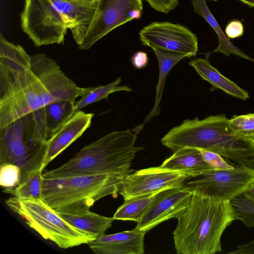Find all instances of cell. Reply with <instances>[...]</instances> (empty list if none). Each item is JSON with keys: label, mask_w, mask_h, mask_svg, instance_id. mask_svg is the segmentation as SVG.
Here are the masks:
<instances>
[{"label": "cell", "mask_w": 254, "mask_h": 254, "mask_svg": "<svg viewBox=\"0 0 254 254\" xmlns=\"http://www.w3.org/2000/svg\"><path fill=\"white\" fill-rule=\"evenodd\" d=\"M82 88L53 59L29 55L0 36V128L58 101L75 102Z\"/></svg>", "instance_id": "obj_1"}, {"label": "cell", "mask_w": 254, "mask_h": 254, "mask_svg": "<svg viewBox=\"0 0 254 254\" xmlns=\"http://www.w3.org/2000/svg\"><path fill=\"white\" fill-rule=\"evenodd\" d=\"M177 219L173 234L178 254H214L222 251V234L239 216L231 201L192 191L188 206Z\"/></svg>", "instance_id": "obj_2"}, {"label": "cell", "mask_w": 254, "mask_h": 254, "mask_svg": "<svg viewBox=\"0 0 254 254\" xmlns=\"http://www.w3.org/2000/svg\"><path fill=\"white\" fill-rule=\"evenodd\" d=\"M143 125L107 134L85 146L64 164L45 172L44 178L102 174L125 178L133 172L131 166L136 153L144 149L135 146Z\"/></svg>", "instance_id": "obj_3"}, {"label": "cell", "mask_w": 254, "mask_h": 254, "mask_svg": "<svg viewBox=\"0 0 254 254\" xmlns=\"http://www.w3.org/2000/svg\"><path fill=\"white\" fill-rule=\"evenodd\" d=\"M229 120L224 114L188 119L171 128L161 142L173 152L185 147L204 149L231 160L236 165L254 169V145L235 135Z\"/></svg>", "instance_id": "obj_4"}, {"label": "cell", "mask_w": 254, "mask_h": 254, "mask_svg": "<svg viewBox=\"0 0 254 254\" xmlns=\"http://www.w3.org/2000/svg\"><path fill=\"white\" fill-rule=\"evenodd\" d=\"M124 178L107 174L44 178L42 197L58 213H77L106 196L117 197Z\"/></svg>", "instance_id": "obj_5"}, {"label": "cell", "mask_w": 254, "mask_h": 254, "mask_svg": "<svg viewBox=\"0 0 254 254\" xmlns=\"http://www.w3.org/2000/svg\"><path fill=\"white\" fill-rule=\"evenodd\" d=\"M48 139L43 107L0 128V164L16 165L22 173L43 168Z\"/></svg>", "instance_id": "obj_6"}, {"label": "cell", "mask_w": 254, "mask_h": 254, "mask_svg": "<svg viewBox=\"0 0 254 254\" xmlns=\"http://www.w3.org/2000/svg\"><path fill=\"white\" fill-rule=\"evenodd\" d=\"M5 203L42 237L61 248L88 244L96 238L68 223L43 198L12 196Z\"/></svg>", "instance_id": "obj_7"}, {"label": "cell", "mask_w": 254, "mask_h": 254, "mask_svg": "<svg viewBox=\"0 0 254 254\" xmlns=\"http://www.w3.org/2000/svg\"><path fill=\"white\" fill-rule=\"evenodd\" d=\"M21 28L40 47L64 43L68 23L51 0H25L20 14Z\"/></svg>", "instance_id": "obj_8"}, {"label": "cell", "mask_w": 254, "mask_h": 254, "mask_svg": "<svg viewBox=\"0 0 254 254\" xmlns=\"http://www.w3.org/2000/svg\"><path fill=\"white\" fill-rule=\"evenodd\" d=\"M142 10V0H97L93 18L79 49L88 50L113 30L139 19Z\"/></svg>", "instance_id": "obj_9"}, {"label": "cell", "mask_w": 254, "mask_h": 254, "mask_svg": "<svg viewBox=\"0 0 254 254\" xmlns=\"http://www.w3.org/2000/svg\"><path fill=\"white\" fill-rule=\"evenodd\" d=\"M189 180L185 185L192 191L231 201L243 194L254 183V169L236 165L232 169L212 170Z\"/></svg>", "instance_id": "obj_10"}, {"label": "cell", "mask_w": 254, "mask_h": 254, "mask_svg": "<svg viewBox=\"0 0 254 254\" xmlns=\"http://www.w3.org/2000/svg\"><path fill=\"white\" fill-rule=\"evenodd\" d=\"M190 178L183 172L161 166L140 169L124 178L120 185L119 193L124 200H127L182 186Z\"/></svg>", "instance_id": "obj_11"}, {"label": "cell", "mask_w": 254, "mask_h": 254, "mask_svg": "<svg viewBox=\"0 0 254 254\" xmlns=\"http://www.w3.org/2000/svg\"><path fill=\"white\" fill-rule=\"evenodd\" d=\"M142 45L164 51L186 54L190 57L198 52L196 35L187 27L169 22H153L140 31Z\"/></svg>", "instance_id": "obj_12"}, {"label": "cell", "mask_w": 254, "mask_h": 254, "mask_svg": "<svg viewBox=\"0 0 254 254\" xmlns=\"http://www.w3.org/2000/svg\"><path fill=\"white\" fill-rule=\"evenodd\" d=\"M192 190L185 185L157 192L135 228L148 232L163 222L177 218L188 206Z\"/></svg>", "instance_id": "obj_13"}, {"label": "cell", "mask_w": 254, "mask_h": 254, "mask_svg": "<svg viewBox=\"0 0 254 254\" xmlns=\"http://www.w3.org/2000/svg\"><path fill=\"white\" fill-rule=\"evenodd\" d=\"M93 113L79 110L48 140L42 163L44 169L57 156L79 138L92 124Z\"/></svg>", "instance_id": "obj_14"}, {"label": "cell", "mask_w": 254, "mask_h": 254, "mask_svg": "<svg viewBox=\"0 0 254 254\" xmlns=\"http://www.w3.org/2000/svg\"><path fill=\"white\" fill-rule=\"evenodd\" d=\"M146 233L135 228L112 234L104 233L87 245L96 254H142Z\"/></svg>", "instance_id": "obj_15"}, {"label": "cell", "mask_w": 254, "mask_h": 254, "mask_svg": "<svg viewBox=\"0 0 254 254\" xmlns=\"http://www.w3.org/2000/svg\"><path fill=\"white\" fill-rule=\"evenodd\" d=\"M57 9L65 17L73 38L78 46L93 18L96 1L51 0Z\"/></svg>", "instance_id": "obj_16"}, {"label": "cell", "mask_w": 254, "mask_h": 254, "mask_svg": "<svg viewBox=\"0 0 254 254\" xmlns=\"http://www.w3.org/2000/svg\"><path fill=\"white\" fill-rule=\"evenodd\" d=\"M163 168L183 172L190 178L198 176L212 169L203 159L199 150L182 148L173 152L160 165Z\"/></svg>", "instance_id": "obj_17"}, {"label": "cell", "mask_w": 254, "mask_h": 254, "mask_svg": "<svg viewBox=\"0 0 254 254\" xmlns=\"http://www.w3.org/2000/svg\"><path fill=\"white\" fill-rule=\"evenodd\" d=\"M189 64L195 69L203 80L210 83L215 89H220L241 100H245L250 97L247 91L223 75L207 59L200 58L191 59Z\"/></svg>", "instance_id": "obj_18"}, {"label": "cell", "mask_w": 254, "mask_h": 254, "mask_svg": "<svg viewBox=\"0 0 254 254\" xmlns=\"http://www.w3.org/2000/svg\"><path fill=\"white\" fill-rule=\"evenodd\" d=\"M153 50L159 65V79L156 88V95L154 106L150 113L146 116L144 123L150 121L155 116L161 113L160 103L162 100V94L168 74L171 69L182 59L190 58L186 54H180L156 48Z\"/></svg>", "instance_id": "obj_19"}, {"label": "cell", "mask_w": 254, "mask_h": 254, "mask_svg": "<svg viewBox=\"0 0 254 254\" xmlns=\"http://www.w3.org/2000/svg\"><path fill=\"white\" fill-rule=\"evenodd\" d=\"M58 213L71 225L91 233L96 238L105 233L107 229L112 226L114 220L113 217H107L96 214L90 209L74 214Z\"/></svg>", "instance_id": "obj_20"}, {"label": "cell", "mask_w": 254, "mask_h": 254, "mask_svg": "<svg viewBox=\"0 0 254 254\" xmlns=\"http://www.w3.org/2000/svg\"><path fill=\"white\" fill-rule=\"evenodd\" d=\"M191 2L195 13L202 16L217 35L219 45L213 52H220L227 56L233 54L254 62V59L233 44L225 35L208 8L206 0H191Z\"/></svg>", "instance_id": "obj_21"}, {"label": "cell", "mask_w": 254, "mask_h": 254, "mask_svg": "<svg viewBox=\"0 0 254 254\" xmlns=\"http://www.w3.org/2000/svg\"><path fill=\"white\" fill-rule=\"evenodd\" d=\"M44 170L40 166L22 173L18 185L14 188L4 189L3 192L17 198H42Z\"/></svg>", "instance_id": "obj_22"}, {"label": "cell", "mask_w": 254, "mask_h": 254, "mask_svg": "<svg viewBox=\"0 0 254 254\" xmlns=\"http://www.w3.org/2000/svg\"><path fill=\"white\" fill-rule=\"evenodd\" d=\"M74 104L75 102L71 101L60 100L44 107L49 139L76 112Z\"/></svg>", "instance_id": "obj_23"}, {"label": "cell", "mask_w": 254, "mask_h": 254, "mask_svg": "<svg viewBox=\"0 0 254 254\" xmlns=\"http://www.w3.org/2000/svg\"><path fill=\"white\" fill-rule=\"evenodd\" d=\"M122 81L121 77H118L113 82L103 86L93 87L82 88L80 99L75 102V111L80 110L83 108L102 99H108L109 96L117 91L130 92L132 89L128 86H119Z\"/></svg>", "instance_id": "obj_24"}, {"label": "cell", "mask_w": 254, "mask_h": 254, "mask_svg": "<svg viewBox=\"0 0 254 254\" xmlns=\"http://www.w3.org/2000/svg\"><path fill=\"white\" fill-rule=\"evenodd\" d=\"M157 193L125 200L114 214L113 219L138 222L150 206Z\"/></svg>", "instance_id": "obj_25"}, {"label": "cell", "mask_w": 254, "mask_h": 254, "mask_svg": "<svg viewBox=\"0 0 254 254\" xmlns=\"http://www.w3.org/2000/svg\"><path fill=\"white\" fill-rule=\"evenodd\" d=\"M229 126L235 135L254 145V113L234 116Z\"/></svg>", "instance_id": "obj_26"}, {"label": "cell", "mask_w": 254, "mask_h": 254, "mask_svg": "<svg viewBox=\"0 0 254 254\" xmlns=\"http://www.w3.org/2000/svg\"><path fill=\"white\" fill-rule=\"evenodd\" d=\"M231 202L239 216V220L247 227H254V201L243 193L232 199Z\"/></svg>", "instance_id": "obj_27"}, {"label": "cell", "mask_w": 254, "mask_h": 254, "mask_svg": "<svg viewBox=\"0 0 254 254\" xmlns=\"http://www.w3.org/2000/svg\"><path fill=\"white\" fill-rule=\"evenodd\" d=\"M0 185L6 189L14 188L19 184L22 171L19 167L11 163L0 164Z\"/></svg>", "instance_id": "obj_28"}, {"label": "cell", "mask_w": 254, "mask_h": 254, "mask_svg": "<svg viewBox=\"0 0 254 254\" xmlns=\"http://www.w3.org/2000/svg\"><path fill=\"white\" fill-rule=\"evenodd\" d=\"M204 160L215 170L232 169L235 166L231 165L224 160L220 155L204 149H198Z\"/></svg>", "instance_id": "obj_29"}, {"label": "cell", "mask_w": 254, "mask_h": 254, "mask_svg": "<svg viewBox=\"0 0 254 254\" xmlns=\"http://www.w3.org/2000/svg\"><path fill=\"white\" fill-rule=\"evenodd\" d=\"M156 10L168 13L179 4V0H145Z\"/></svg>", "instance_id": "obj_30"}, {"label": "cell", "mask_w": 254, "mask_h": 254, "mask_svg": "<svg viewBox=\"0 0 254 254\" xmlns=\"http://www.w3.org/2000/svg\"><path fill=\"white\" fill-rule=\"evenodd\" d=\"M244 32V26L242 23L238 20H234L230 22L225 28V33L229 38L233 39L241 37Z\"/></svg>", "instance_id": "obj_31"}, {"label": "cell", "mask_w": 254, "mask_h": 254, "mask_svg": "<svg viewBox=\"0 0 254 254\" xmlns=\"http://www.w3.org/2000/svg\"><path fill=\"white\" fill-rule=\"evenodd\" d=\"M131 61L134 67L137 69H141L147 65L148 58L145 52L138 51L132 56Z\"/></svg>", "instance_id": "obj_32"}, {"label": "cell", "mask_w": 254, "mask_h": 254, "mask_svg": "<svg viewBox=\"0 0 254 254\" xmlns=\"http://www.w3.org/2000/svg\"><path fill=\"white\" fill-rule=\"evenodd\" d=\"M246 196L254 201V183L243 193Z\"/></svg>", "instance_id": "obj_33"}, {"label": "cell", "mask_w": 254, "mask_h": 254, "mask_svg": "<svg viewBox=\"0 0 254 254\" xmlns=\"http://www.w3.org/2000/svg\"><path fill=\"white\" fill-rule=\"evenodd\" d=\"M250 7H254V0H238Z\"/></svg>", "instance_id": "obj_34"}, {"label": "cell", "mask_w": 254, "mask_h": 254, "mask_svg": "<svg viewBox=\"0 0 254 254\" xmlns=\"http://www.w3.org/2000/svg\"><path fill=\"white\" fill-rule=\"evenodd\" d=\"M79 0L87 1H96L97 0Z\"/></svg>", "instance_id": "obj_35"}, {"label": "cell", "mask_w": 254, "mask_h": 254, "mask_svg": "<svg viewBox=\"0 0 254 254\" xmlns=\"http://www.w3.org/2000/svg\"><path fill=\"white\" fill-rule=\"evenodd\" d=\"M212 0L217 1V0Z\"/></svg>", "instance_id": "obj_36"}, {"label": "cell", "mask_w": 254, "mask_h": 254, "mask_svg": "<svg viewBox=\"0 0 254 254\" xmlns=\"http://www.w3.org/2000/svg\"></svg>", "instance_id": "obj_37"}]
</instances>
